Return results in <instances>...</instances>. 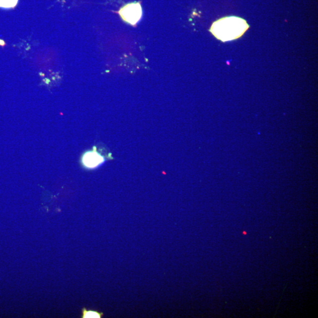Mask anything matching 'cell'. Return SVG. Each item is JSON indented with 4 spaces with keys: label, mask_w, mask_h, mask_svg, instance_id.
<instances>
[{
    "label": "cell",
    "mask_w": 318,
    "mask_h": 318,
    "mask_svg": "<svg viewBox=\"0 0 318 318\" xmlns=\"http://www.w3.org/2000/svg\"><path fill=\"white\" fill-rule=\"evenodd\" d=\"M18 0H0V7L11 8L15 7Z\"/></svg>",
    "instance_id": "5"
},
{
    "label": "cell",
    "mask_w": 318,
    "mask_h": 318,
    "mask_svg": "<svg viewBox=\"0 0 318 318\" xmlns=\"http://www.w3.org/2000/svg\"><path fill=\"white\" fill-rule=\"evenodd\" d=\"M0 45L4 46L5 45V43L4 42V41H3L2 40H0Z\"/></svg>",
    "instance_id": "6"
},
{
    "label": "cell",
    "mask_w": 318,
    "mask_h": 318,
    "mask_svg": "<svg viewBox=\"0 0 318 318\" xmlns=\"http://www.w3.org/2000/svg\"><path fill=\"white\" fill-rule=\"evenodd\" d=\"M121 17L127 23L135 25L141 20L142 15L141 5L139 2L130 3L120 9Z\"/></svg>",
    "instance_id": "2"
},
{
    "label": "cell",
    "mask_w": 318,
    "mask_h": 318,
    "mask_svg": "<svg viewBox=\"0 0 318 318\" xmlns=\"http://www.w3.org/2000/svg\"><path fill=\"white\" fill-rule=\"evenodd\" d=\"M82 318H101L103 317V313L94 310H88L86 308H83L81 310Z\"/></svg>",
    "instance_id": "4"
},
{
    "label": "cell",
    "mask_w": 318,
    "mask_h": 318,
    "mask_svg": "<svg viewBox=\"0 0 318 318\" xmlns=\"http://www.w3.org/2000/svg\"><path fill=\"white\" fill-rule=\"evenodd\" d=\"M106 160L103 155L96 150L88 151L83 155L82 159V164L87 168H95L102 164Z\"/></svg>",
    "instance_id": "3"
},
{
    "label": "cell",
    "mask_w": 318,
    "mask_h": 318,
    "mask_svg": "<svg viewBox=\"0 0 318 318\" xmlns=\"http://www.w3.org/2000/svg\"><path fill=\"white\" fill-rule=\"evenodd\" d=\"M246 21L236 16L225 17L212 24L210 31L222 42L233 41L241 37L249 29Z\"/></svg>",
    "instance_id": "1"
}]
</instances>
